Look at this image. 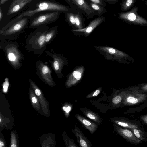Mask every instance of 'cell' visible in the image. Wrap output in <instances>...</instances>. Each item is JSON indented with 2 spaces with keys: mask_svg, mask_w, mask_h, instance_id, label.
Listing matches in <instances>:
<instances>
[{
  "mask_svg": "<svg viewBox=\"0 0 147 147\" xmlns=\"http://www.w3.org/2000/svg\"><path fill=\"white\" fill-rule=\"evenodd\" d=\"M124 94V89L120 91L119 93L113 98L112 100L113 103L115 106L122 105Z\"/></svg>",
  "mask_w": 147,
  "mask_h": 147,
  "instance_id": "obj_24",
  "label": "cell"
},
{
  "mask_svg": "<svg viewBox=\"0 0 147 147\" xmlns=\"http://www.w3.org/2000/svg\"><path fill=\"white\" fill-rule=\"evenodd\" d=\"M76 117L80 122L93 134L96 131L98 128L97 125L89 120L84 118L83 117L78 114L76 115Z\"/></svg>",
  "mask_w": 147,
  "mask_h": 147,
  "instance_id": "obj_17",
  "label": "cell"
},
{
  "mask_svg": "<svg viewBox=\"0 0 147 147\" xmlns=\"http://www.w3.org/2000/svg\"><path fill=\"white\" fill-rule=\"evenodd\" d=\"M108 3L112 5H114L118 2L119 0H103Z\"/></svg>",
  "mask_w": 147,
  "mask_h": 147,
  "instance_id": "obj_31",
  "label": "cell"
},
{
  "mask_svg": "<svg viewBox=\"0 0 147 147\" xmlns=\"http://www.w3.org/2000/svg\"><path fill=\"white\" fill-rule=\"evenodd\" d=\"M124 89L125 94L122 105L132 106L146 102L147 93L137 85L128 87Z\"/></svg>",
  "mask_w": 147,
  "mask_h": 147,
  "instance_id": "obj_5",
  "label": "cell"
},
{
  "mask_svg": "<svg viewBox=\"0 0 147 147\" xmlns=\"http://www.w3.org/2000/svg\"><path fill=\"white\" fill-rule=\"evenodd\" d=\"M146 147H147V146H146Z\"/></svg>",
  "mask_w": 147,
  "mask_h": 147,
  "instance_id": "obj_43",
  "label": "cell"
},
{
  "mask_svg": "<svg viewBox=\"0 0 147 147\" xmlns=\"http://www.w3.org/2000/svg\"><path fill=\"white\" fill-rule=\"evenodd\" d=\"M138 86L143 92L147 93V83L140 84Z\"/></svg>",
  "mask_w": 147,
  "mask_h": 147,
  "instance_id": "obj_29",
  "label": "cell"
},
{
  "mask_svg": "<svg viewBox=\"0 0 147 147\" xmlns=\"http://www.w3.org/2000/svg\"><path fill=\"white\" fill-rule=\"evenodd\" d=\"M8 0H0V5H2L4 4Z\"/></svg>",
  "mask_w": 147,
  "mask_h": 147,
  "instance_id": "obj_37",
  "label": "cell"
},
{
  "mask_svg": "<svg viewBox=\"0 0 147 147\" xmlns=\"http://www.w3.org/2000/svg\"><path fill=\"white\" fill-rule=\"evenodd\" d=\"M16 146L14 144H12V145L11 146V147H16Z\"/></svg>",
  "mask_w": 147,
  "mask_h": 147,
  "instance_id": "obj_40",
  "label": "cell"
},
{
  "mask_svg": "<svg viewBox=\"0 0 147 147\" xmlns=\"http://www.w3.org/2000/svg\"><path fill=\"white\" fill-rule=\"evenodd\" d=\"M84 67L80 66L76 68L69 76L66 85L67 87H70L76 84L80 80L84 71Z\"/></svg>",
  "mask_w": 147,
  "mask_h": 147,
  "instance_id": "obj_15",
  "label": "cell"
},
{
  "mask_svg": "<svg viewBox=\"0 0 147 147\" xmlns=\"http://www.w3.org/2000/svg\"><path fill=\"white\" fill-rule=\"evenodd\" d=\"M73 131L81 146L82 147L90 146V143L88 140L85 137L78 128L75 127Z\"/></svg>",
  "mask_w": 147,
  "mask_h": 147,
  "instance_id": "obj_18",
  "label": "cell"
},
{
  "mask_svg": "<svg viewBox=\"0 0 147 147\" xmlns=\"http://www.w3.org/2000/svg\"><path fill=\"white\" fill-rule=\"evenodd\" d=\"M65 0L67 2L69 0Z\"/></svg>",
  "mask_w": 147,
  "mask_h": 147,
  "instance_id": "obj_42",
  "label": "cell"
},
{
  "mask_svg": "<svg viewBox=\"0 0 147 147\" xmlns=\"http://www.w3.org/2000/svg\"><path fill=\"white\" fill-rule=\"evenodd\" d=\"M113 121L116 124L129 129H144L143 125L138 120L121 117L114 119Z\"/></svg>",
  "mask_w": 147,
  "mask_h": 147,
  "instance_id": "obj_13",
  "label": "cell"
},
{
  "mask_svg": "<svg viewBox=\"0 0 147 147\" xmlns=\"http://www.w3.org/2000/svg\"><path fill=\"white\" fill-rule=\"evenodd\" d=\"M136 0H122L120 3L121 9L122 12L127 11L133 6Z\"/></svg>",
  "mask_w": 147,
  "mask_h": 147,
  "instance_id": "obj_20",
  "label": "cell"
},
{
  "mask_svg": "<svg viewBox=\"0 0 147 147\" xmlns=\"http://www.w3.org/2000/svg\"><path fill=\"white\" fill-rule=\"evenodd\" d=\"M76 13L72 12L65 13L66 21L70 25L76 28L75 16Z\"/></svg>",
  "mask_w": 147,
  "mask_h": 147,
  "instance_id": "obj_26",
  "label": "cell"
},
{
  "mask_svg": "<svg viewBox=\"0 0 147 147\" xmlns=\"http://www.w3.org/2000/svg\"><path fill=\"white\" fill-rule=\"evenodd\" d=\"M82 14L78 11L75 14V21L76 29H81L83 28L84 20Z\"/></svg>",
  "mask_w": 147,
  "mask_h": 147,
  "instance_id": "obj_23",
  "label": "cell"
},
{
  "mask_svg": "<svg viewBox=\"0 0 147 147\" xmlns=\"http://www.w3.org/2000/svg\"><path fill=\"white\" fill-rule=\"evenodd\" d=\"M102 90V88L101 87L99 88L96 90H95L90 94L86 96V98H92L94 97L98 96L99 93H100Z\"/></svg>",
  "mask_w": 147,
  "mask_h": 147,
  "instance_id": "obj_27",
  "label": "cell"
},
{
  "mask_svg": "<svg viewBox=\"0 0 147 147\" xmlns=\"http://www.w3.org/2000/svg\"><path fill=\"white\" fill-rule=\"evenodd\" d=\"M61 13V12L55 11L40 14L32 20L30 24L29 27L37 28L41 25L54 22L58 19Z\"/></svg>",
  "mask_w": 147,
  "mask_h": 147,
  "instance_id": "obj_10",
  "label": "cell"
},
{
  "mask_svg": "<svg viewBox=\"0 0 147 147\" xmlns=\"http://www.w3.org/2000/svg\"><path fill=\"white\" fill-rule=\"evenodd\" d=\"M35 93L36 94L37 96H39L41 94V92L38 89L36 88L35 90Z\"/></svg>",
  "mask_w": 147,
  "mask_h": 147,
  "instance_id": "obj_32",
  "label": "cell"
},
{
  "mask_svg": "<svg viewBox=\"0 0 147 147\" xmlns=\"http://www.w3.org/2000/svg\"><path fill=\"white\" fill-rule=\"evenodd\" d=\"M115 129L125 140L132 144L138 145L143 142L135 136L130 129L116 124L115 125Z\"/></svg>",
  "mask_w": 147,
  "mask_h": 147,
  "instance_id": "obj_12",
  "label": "cell"
},
{
  "mask_svg": "<svg viewBox=\"0 0 147 147\" xmlns=\"http://www.w3.org/2000/svg\"><path fill=\"white\" fill-rule=\"evenodd\" d=\"M144 4L145 6L147 7V0H146L144 1Z\"/></svg>",
  "mask_w": 147,
  "mask_h": 147,
  "instance_id": "obj_39",
  "label": "cell"
},
{
  "mask_svg": "<svg viewBox=\"0 0 147 147\" xmlns=\"http://www.w3.org/2000/svg\"><path fill=\"white\" fill-rule=\"evenodd\" d=\"M63 107L64 108H63L64 110L66 112H69L70 111L71 109L70 107L68 106L67 107Z\"/></svg>",
  "mask_w": 147,
  "mask_h": 147,
  "instance_id": "obj_33",
  "label": "cell"
},
{
  "mask_svg": "<svg viewBox=\"0 0 147 147\" xmlns=\"http://www.w3.org/2000/svg\"><path fill=\"white\" fill-rule=\"evenodd\" d=\"M140 120L143 123L147 125V115H142L140 117Z\"/></svg>",
  "mask_w": 147,
  "mask_h": 147,
  "instance_id": "obj_30",
  "label": "cell"
},
{
  "mask_svg": "<svg viewBox=\"0 0 147 147\" xmlns=\"http://www.w3.org/2000/svg\"><path fill=\"white\" fill-rule=\"evenodd\" d=\"M58 11L65 13L72 12L76 13L77 11L70 7L62 5L59 3L49 1H43L38 3L35 6V8L21 13L10 22L13 23L19 19L25 17H31L38 13L44 11Z\"/></svg>",
  "mask_w": 147,
  "mask_h": 147,
  "instance_id": "obj_1",
  "label": "cell"
},
{
  "mask_svg": "<svg viewBox=\"0 0 147 147\" xmlns=\"http://www.w3.org/2000/svg\"><path fill=\"white\" fill-rule=\"evenodd\" d=\"M28 21V18L25 17L13 23H8L0 30L1 41H5L22 31Z\"/></svg>",
  "mask_w": 147,
  "mask_h": 147,
  "instance_id": "obj_6",
  "label": "cell"
},
{
  "mask_svg": "<svg viewBox=\"0 0 147 147\" xmlns=\"http://www.w3.org/2000/svg\"><path fill=\"white\" fill-rule=\"evenodd\" d=\"M136 6L133 7L128 11H121L118 14V18L126 23L141 26H147V20L140 16Z\"/></svg>",
  "mask_w": 147,
  "mask_h": 147,
  "instance_id": "obj_7",
  "label": "cell"
},
{
  "mask_svg": "<svg viewBox=\"0 0 147 147\" xmlns=\"http://www.w3.org/2000/svg\"><path fill=\"white\" fill-rule=\"evenodd\" d=\"M67 3L70 7L79 11L88 18L97 16L96 13L86 0H69Z\"/></svg>",
  "mask_w": 147,
  "mask_h": 147,
  "instance_id": "obj_9",
  "label": "cell"
},
{
  "mask_svg": "<svg viewBox=\"0 0 147 147\" xmlns=\"http://www.w3.org/2000/svg\"><path fill=\"white\" fill-rule=\"evenodd\" d=\"M57 33V26L54 27L48 30L45 37V43L47 45L53 40Z\"/></svg>",
  "mask_w": 147,
  "mask_h": 147,
  "instance_id": "obj_19",
  "label": "cell"
},
{
  "mask_svg": "<svg viewBox=\"0 0 147 147\" xmlns=\"http://www.w3.org/2000/svg\"><path fill=\"white\" fill-rule=\"evenodd\" d=\"M49 29L46 27H40L29 34L26 42V50L35 54H42L46 48L45 37Z\"/></svg>",
  "mask_w": 147,
  "mask_h": 147,
  "instance_id": "obj_2",
  "label": "cell"
},
{
  "mask_svg": "<svg viewBox=\"0 0 147 147\" xmlns=\"http://www.w3.org/2000/svg\"><path fill=\"white\" fill-rule=\"evenodd\" d=\"M0 49L4 51L7 60L13 69H18L22 66V62L24 59V57L19 49L17 42L2 41Z\"/></svg>",
  "mask_w": 147,
  "mask_h": 147,
  "instance_id": "obj_3",
  "label": "cell"
},
{
  "mask_svg": "<svg viewBox=\"0 0 147 147\" xmlns=\"http://www.w3.org/2000/svg\"><path fill=\"white\" fill-rule=\"evenodd\" d=\"M130 129L138 138L142 142H147V132L144 129Z\"/></svg>",
  "mask_w": 147,
  "mask_h": 147,
  "instance_id": "obj_21",
  "label": "cell"
},
{
  "mask_svg": "<svg viewBox=\"0 0 147 147\" xmlns=\"http://www.w3.org/2000/svg\"><path fill=\"white\" fill-rule=\"evenodd\" d=\"M105 17L99 16L92 20L86 27L81 29H72L71 31L74 33L82 34L86 36L99 25L105 21Z\"/></svg>",
  "mask_w": 147,
  "mask_h": 147,
  "instance_id": "obj_14",
  "label": "cell"
},
{
  "mask_svg": "<svg viewBox=\"0 0 147 147\" xmlns=\"http://www.w3.org/2000/svg\"><path fill=\"white\" fill-rule=\"evenodd\" d=\"M144 106H144V107H145H145H147V102L146 103V105H144Z\"/></svg>",
  "mask_w": 147,
  "mask_h": 147,
  "instance_id": "obj_41",
  "label": "cell"
},
{
  "mask_svg": "<svg viewBox=\"0 0 147 147\" xmlns=\"http://www.w3.org/2000/svg\"><path fill=\"white\" fill-rule=\"evenodd\" d=\"M3 13L1 8L0 7V20L1 21L3 17Z\"/></svg>",
  "mask_w": 147,
  "mask_h": 147,
  "instance_id": "obj_35",
  "label": "cell"
},
{
  "mask_svg": "<svg viewBox=\"0 0 147 147\" xmlns=\"http://www.w3.org/2000/svg\"><path fill=\"white\" fill-rule=\"evenodd\" d=\"M84 114L90 119L92 120L95 122H100V118L98 115L93 111L86 109L83 111Z\"/></svg>",
  "mask_w": 147,
  "mask_h": 147,
  "instance_id": "obj_25",
  "label": "cell"
},
{
  "mask_svg": "<svg viewBox=\"0 0 147 147\" xmlns=\"http://www.w3.org/2000/svg\"><path fill=\"white\" fill-rule=\"evenodd\" d=\"M45 53L52 59V61L49 60V62L54 72L59 78H61L63 75L62 70L63 67L68 63L66 58L60 54L51 53L47 51Z\"/></svg>",
  "mask_w": 147,
  "mask_h": 147,
  "instance_id": "obj_8",
  "label": "cell"
},
{
  "mask_svg": "<svg viewBox=\"0 0 147 147\" xmlns=\"http://www.w3.org/2000/svg\"><path fill=\"white\" fill-rule=\"evenodd\" d=\"M33 0H14L11 4L7 13L9 16L18 11L26 5Z\"/></svg>",
  "mask_w": 147,
  "mask_h": 147,
  "instance_id": "obj_16",
  "label": "cell"
},
{
  "mask_svg": "<svg viewBox=\"0 0 147 147\" xmlns=\"http://www.w3.org/2000/svg\"><path fill=\"white\" fill-rule=\"evenodd\" d=\"M32 101L33 103H35L37 102V99L36 97H34L32 98Z\"/></svg>",
  "mask_w": 147,
  "mask_h": 147,
  "instance_id": "obj_34",
  "label": "cell"
},
{
  "mask_svg": "<svg viewBox=\"0 0 147 147\" xmlns=\"http://www.w3.org/2000/svg\"><path fill=\"white\" fill-rule=\"evenodd\" d=\"M89 3L92 8L96 13L97 16H100L107 12V10L105 8L101 5L93 2H90Z\"/></svg>",
  "mask_w": 147,
  "mask_h": 147,
  "instance_id": "obj_22",
  "label": "cell"
},
{
  "mask_svg": "<svg viewBox=\"0 0 147 147\" xmlns=\"http://www.w3.org/2000/svg\"><path fill=\"white\" fill-rule=\"evenodd\" d=\"M8 85L7 86L6 85H4L3 86V89L4 92H6L7 90L8 86Z\"/></svg>",
  "mask_w": 147,
  "mask_h": 147,
  "instance_id": "obj_36",
  "label": "cell"
},
{
  "mask_svg": "<svg viewBox=\"0 0 147 147\" xmlns=\"http://www.w3.org/2000/svg\"><path fill=\"white\" fill-rule=\"evenodd\" d=\"M90 2L99 4L105 7L107 6L106 3L103 0H89Z\"/></svg>",
  "mask_w": 147,
  "mask_h": 147,
  "instance_id": "obj_28",
  "label": "cell"
},
{
  "mask_svg": "<svg viewBox=\"0 0 147 147\" xmlns=\"http://www.w3.org/2000/svg\"><path fill=\"white\" fill-rule=\"evenodd\" d=\"M4 145V144L2 142L0 141V146L2 147V146H3Z\"/></svg>",
  "mask_w": 147,
  "mask_h": 147,
  "instance_id": "obj_38",
  "label": "cell"
},
{
  "mask_svg": "<svg viewBox=\"0 0 147 147\" xmlns=\"http://www.w3.org/2000/svg\"><path fill=\"white\" fill-rule=\"evenodd\" d=\"M35 67L36 73L39 78L48 84L53 85L54 81L52 76V71L47 62L38 61L35 63Z\"/></svg>",
  "mask_w": 147,
  "mask_h": 147,
  "instance_id": "obj_11",
  "label": "cell"
},
{
  "mask_svg": "<svg viewBox=\"0 0 147 147\" xmlns=\"http://www.w3.org/2000/svg\"><path fill=\"white\" fill-rule=\"evenodd\" d=\"M105 59L115 61L121 63L129 64L135 62V60L126 53L112 47L106 46L94 47Z\"/></svg>",
  "mask_w": 147,
  "mask_h": 147,
  "instance_id": "obj_4",
  "label": "cell"
}]
</instances>
